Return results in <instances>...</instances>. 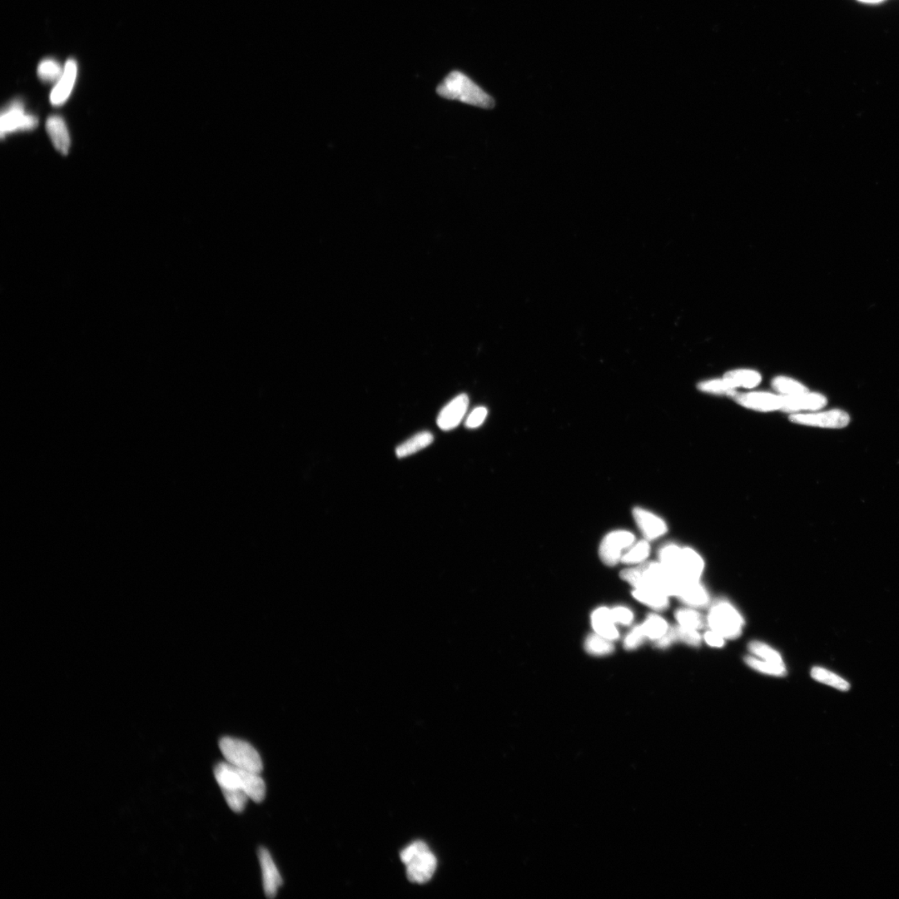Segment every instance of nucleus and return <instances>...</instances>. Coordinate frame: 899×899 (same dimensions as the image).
Masks as SVG:
<instances>
[{"mask_svg":"<svg viewBox=\"0 0 899 899\" xmlns=\"http://www.w3.org/2000/svg\"><path fill=\"white\" fill-rule=\"evenodd\" d=\"M612 615L615 622L622 625H629L634 620V614L628 608L619 606L613 609Z\"/></svg>","mask_w":899,"mask_h":899,"instance_id":"c9c22d12","label":"nucleus"},{"mask_svg":"<svg viewBox=\"0 0 899 899\" xmlns=\"http://www.w3.org/2000/svg\"><path fill=\"white\" fill-rule=\"evenodd\" d=\"M772 386L776 391L783 396H795L808 391V388L803 384L786 377L775 378Z\"/></svg>","mask_w":899,"mask_h":899,"instance_id":"cd10ccee","label":"nucleus"},{"mask_svg":"<svg viewBox=\"0 0 899 899\" xmlns=\"http://www.w3.org/2000/svg\"><path fill=\"white\" fill-rule=\"evenodd\" d=\"M748 649L752 654V656L759 658V659L775 662V663L784 664L781 654L770 645L761 642V641L754 640L748 645Z\"/></svg>","mask_w":899,"mask_h":899,"instance_id":"bb28decb","label":"nucleus"},{"mask_svg":"<svg viewBox=\"0 0 899 899\" xmlns=\"http://www.w3.org/2000/svg\"><path fill=\"white\" fill-rule=\"evenodd\" d=\"M698 387L701 391L711 394L734 396L737 393L736 388L731 385L724 378L701 382L698 384Z\"/></svg>","mask_w":899,"mask_h":899,"instance_id":"c756f323","label":"nucleus"},{"mask_svg":"<svg viewBox=\"0 0 899 899\" xmlns=\"http://www.w3.org/2000/svg\"><path fill=\"white\" fill-rule=\"evenodd\" d=\"M46 129L56 149L61 154H68L71 148V137L63 118L55 115L48 118Z\"/></svg>","mask_w":899,"mask_h":899,"instance_id":"f3484780","label":"nucleus"},{"mask_svg":"<svg viewBox=\"0 0 899 899\" xmlns=\"http://www.w3.org/2000/svg\"><path fill=\"white\" fill-rule=\"evenodd\" d=\"M64 69L61 67L59 62L53 59H46L41 61L38 67V75L41 80L45 82L58 81L61 75H63Z\"/></svg>","mask_w":899,"mask_h":899,"instance_id":"7c9ffc66","label":"nucleus"},{"mask_svg":"<svg viewBox=\"0 0 899 899\" xmlns=\"http://www.w3.org/2000/svg\"><path fill=\"white\" fill-rule=\"evenodd\" d=\"M703 640H704L705 643L710 647L722 648L725 647L726 639L724 636L715 632L713 629H710L709 631H707L705 633L704 636H703Z\"/></svg>","mask_w":899,"mask_h":899,"instance_id":"e433bc0d","label":"nucleus"},{"mask_svg":"<svg viewBox=\"0 0 899 899\" xmlns=\"http://www.w3.org/2000/svg\"><path fill=\"white\" fill-rule=\"evenodd\" d=\"M400 860L406 864L408 880L412 882L425 884L431 880L436 869V857L423 842H415L402 850Z\"/></svg>","mask_w":899,"mask_h":899,"instance_id":"f03ea898","label":"nucleus"},{"mask_svg":"<svg viewBox=\"0 0 899 899\" xmlns=\"http://www.w3.org/2000/svg\"><path fill=\"white\" fill-rule=\"evenodd\" d=\"M633 596L640 602L656 611H665L669 606V596L647 589H635Z\"/></svg>","mask_w":899,"mask_h":899,"instance_id":"412c9836","label":"nucleus"},{"mask_svg":"<svg viewBox=\"0 0 899 899\" xmlns=\"http://www.w3.org/2000/svg\"><path fill=\"white\" fill-rule=\"evenodd\" d=\"M259 859L261 873H263V889L266 896L270 898H275L277 891L283 884V878H281L275 861H273L271 854L269 853L267 849H259Z\"/></svg>","mask_w":899,"mask_h":899,"instance_id":"ddd939ff","label":"nucleus"},{"mask_svg":"<svg viewBox=\"0 0 899 899\" xmlns=\"http://www.w3.org/2000/svg\"><path fill=\"white\" fill-rule=\"evenodd\" d=\"M707 624L710 629L724 636L726 640H736L741 636L745 620L732 604L719 600L711 606Z\"/></svg>","mask_w":899,"mask_h":899,"instance_id":"7ed1b4c3","label":"nucleus"},{"mask_svg":"<svg viewBox=\"0 0 899 899\" xmlns=\"http://www.w3.org/2000/svg\"><path fill=\"white\" fill-rule=\"evenodd\" d=\"M647 638L641 625L636 627L632 629L629 634L624 639V647L627 649H634L639 647L643 643L644 640Z\"/></svg>","mask_w":899,"mask_h":899,"instance_id":"72a5a7b5","label":"nucleus"},{"mask_svg":"<svg viewBox=\"0 0 899 899\" xmlns=\"http://www.w3.org/2000/svg\"><path fill=\"white\" fill-rule=\"evenodd\" d=\"M827 403V398L824 395L808 391L799 395L783 396L781 411L792 414H799V411H818L826 406Z\"/></svg>","mask_w":899,"mask_h":899,"instance_id":"9b49d317","label":"nucleus"},{"mask_svg":"<svg viewBox=\"0 0 899 899\" xmlns=\"http://www.w3.org/2000/svg\"><path fill=\"white\" fill-rule=\"evenodd\" d=\"M641 627L647 638L656 641L667 634L670 628L667 621L656 614L649 615Z\"/></svg>","mask_w":899,"mask_h":899,"instance_id":"b1692460","label":"nucleus"},{"mask_svg":"<svg viewBox=\"0 0 899 899\" xmlns=\"http://www.w3.org/2000/svg\"><path fill=\"white\" fill-rule=\"evenodd\" d=\"M793 423L803 426L829 429H841L848 426L850 423L847 412L840 409L831 410L816 414H794L790 416Z\"/></svg>","mask_w":899,"mask_h":899,"instance_id":"0eeeda50","label":"nucleus"},{"mask_svg":"<svg viewBox=\"0 0 899 899\" xmlns=\"http://www.w3.org/2000/svg\"><path fill=\"white\" fill-rule=\"evenodd\" d=\"M636 542L635 535L631 531L617 530L607 534L600 546V557L609 566H614L621 562L624 551Z\"/></svg>","mask_w":899,"mask_h":899,"instance_id":"39448f33","label":"nucleus"},{"mask_svg":"<svg viewBox=\"0 0 899 899\" xmlns=\"http://www.w3.org/2000/svg\"><path fill=\"white\" fill-rule=\"evenodd\" d=\"M436 93L444 99L460 101L476 107L488 109L494 106L493 98L460 71L450 73L437 87Z\"/></svg>","mask_w":899,"mask_h":899,"instance_id":"f257e3e1","label":"nucleus"},{"mask_svg":"<svg viewBox=\"0 0 899 899\" xmlns=\"http://www.w3.org/2000/svg\"><path fill=\"white\" fill-rule=\"evenodd\" d=\"M859 1L867 3H878L884 1V0H859Z\"/></svg>","mask_w":899,"mask_h":899,"instance_id":"4c0bfd02","label":"nucleus"},{"mask_svg":"<svg viewBox=\"0 0 899 899\" xmlns=\"http://www.w3.org/2000/svg\"><path fill=\"white\" fill-rule=\"evenodd\" d=\"M734 398L741 406L754 411H774L782 410L783 407V396L769 392H749L736 394Z\"/></svg>","mask_w":899,"mask_h":899,"instance_id":"1a4fd4ad","label":"nucleus"},{"mask_svg":"<svg viewBox=\"0 0 899 899\" xmlns=\"http://www.w3.org/2000/svg\"><path fill=\"white\" fill-rule=\"evenodd\" d=\"M724 379L735 388H753L761 382V376L755 371L735 370L727 373Z\"/></svg>","mask_w":899,"mask_h":899,"instance_id":"4be33fe9","label":"nucleus"},{"mask_svg":"<svg viewBox=\"0 0 899 899\" xmlns=\"http://www.w3.org/2000/svg\"><path fill=\"white\" fill-rule=\"evenodd\" d=\"M469 406L467 395L461 394L450 402L437 418V425L443 431H451L463 420Z\"/></svg>","mask_w":899,"mask_h":899,"instance_id":"9d476101","label":"nucleus"},{"mask_svg":"<svg viewBox=\"0 0 899 899\" xmlns=\"http://www.w3.org/2000/svg\"><path fill=\"white\" fill-rule=\"evenodd\" d=\"M682 602L690 608H703L708 606L710 595L700 580L686 582L678 595Z\"/></svg>","mask_w":899,"mask_h":899,"instance_id":"dca6fc26","label":"nucleus"},{"mask_svg":"<svg viewBox=\"0 0 899 899\" xmlns=\"http://www.w3.org/2000/svg\"><path fill=\"white\" fill-rule=\"evenodd\" d=\"M64 68L63 75L57 81L50 95L51 104L55 106L62 105L67 101L77 79V65L75 59L68 60Z\"/></svg>","mask_w":899,"mask_h":899,"instance_id":"4468645a","label":"nucleus"},{"mask_svg":"<svg viewBox=\"0 0 899 899\" xmlns=\"http://www.w3.org/2000/svg\"><path fill=\"white\" fill-rule=\"evenodd\" d=\"M433 440H434V436H432L431 432H419L396 447V456L398 458H404V457L414 455L415 453L427 448L428 445L433 443Z\"/></svg>","mask_w":899,"mask_h":899,"instance_id":"a211bd4d","label":"nucleus"},{"mask_svg":"<svg viewBox=\"0 0 899 899\" xmlns=\"http://www.w3.org/2000/svg\"><path fill=\"white\" fill-rule=\"evenodd\" d=\"M38 126V118L24 112L21 101L15 100L3 110L0 118L2 138L17 131L32 130Z\"/></svg>","mask_w":899,"mask_h":899,"instance_id":"423d86ee","label":"nucleus"},{"mask_svg":"<svg viewBox=\"0 0 899 899\" xmlns=\"http://www.w3.org/2000/svg\"><path fill=\"white\" fill-rule=\"evenodd\" d=\"M745 661L749 667L766 676L784 677L788 673L786 664L775 663V662L759 659L754 656H747Z\"/></svg>","mask_w":899,"mask_h":899,"instance_id":"aec40b11","label":"nucleus"},{"mask_svg":"<svg viewBox=\"0 0 899 899\" xmlns=\"http://www.w3.org/2000/svg\"><path fill=\"white\" fill-rule=\"evenodd\" d=\"M674 617L678 624L680 627L697 629L700 631L704 628L705 620L704 617L693 608L680 609L676 611Z\"/></svg>","mask_w":899,"mask_h":899,"instance_id":"a878e982","label":"nucleus"},{"mask_svg":"<svg viewBox=\"0 0 899 899\" xmlns=\"http://www.w3.org/2000/svg\"><path fill=\"white\" fill-rule=\"evenodd\" d=\"M219 749L225 759L239 769L261 773L263 763L261 756L250 743L242 739L223 737L220 739Z\"/></svg>","mask_w":899,"mask_h":899,"instance_id":"20e7f679","label":"nucleus"},{"mask_svg":"<svg viewBox=\"0 0 899 899\" xmlns=\"http://www.w3.org/2000/svg\"><path fill=\"white\" fill-rule=\"evenodd\" d=\"M810 674L813 679L819 683L831 686L841 692H848L850 689V684L847 680L826 669L815 666L812 668Z\"/></svg>","mask_w":899,"mask_h":899,"instance_id":"5701e85b","label":"nucleus"},{"mask_svg":"<svg viewBox=\"0 0 899 899\" xmlns=\"http://www.w3.org/2000/svg\"><path fill=\"white\" fill-rule=\"evenodd\" d=\"M586 649L588 653L594 656H606L614 651V645L611 640H609L598 634L591 635L586 641Z\"/></svg>","mask_w":899,"mask_h":899,"instance_id":"c85d7f7f","label":"nucleus"},{"mask_svg":"<svg viewBox=\"0 0 899 899\" xmlns=\"http://www.w3.org/2000/svg\"><path fill=\"white\" fill-rule=\"evenodd\" d=\"M243 790L249 799L261 803L265 798L266 784L260 773L243 770Z\"/></svg>","mask_w":899,"mask_h":899,"instance_id":"6ab92c4d","label":"nucleus"},{"mask_svg":"<svg viewBox=\"0 0 899 899\" xmlns=\"http://www.w3.org/2000/svg\"><path fill=\"white\" fill-rule=\"evenodd\" d=\"M223 794L228 806L236 813H242L250 799L246 793L240 790H223Z\"/></svg>","mask_w":899,"mask_h":899,"instance_id":"2f4dec72","label":"nucleus"},{"mask_svg":"<svg viewBox=\"0 0 899 899\" xmlns=\"http://www.w3.org/2000/svg\"><path fill=\"white\" fill-rule=\"evenodd\" d=\"M649 553H651V545L649 541L645 539L635 542L634 545L629 547L621 558V562L627 565H637L643 563L649 557Z\"/></svg>","mask_w":899,"mask_h":899,"instance_id":"393cba45","label":"nucleus"},{"mask_svg":"<svg viewBox=\"0 0 899 899\" xmlns=\"http://www.w3.org/2000/svg\"><path fill=\"white\" fill-rule=\"evenodd\" d=\"M637 526L647 541H653L667 533V525L656 515L640 508L633 510Z\"/></svg>","mask_w":899,"mask_h":899,"instance_id":"f8f14e48","label":"nucleus"},{"mask_svg":"<svg viewBox=\"0 0 899 899\" xmlns=\"http://www.w3.org/2000/svg\"><path fill=\"white\" fill-rule=\"evenodd\" d=\"M488 411L485 407H479L474 409L469 415L465 426L469 429H475L481 426L488 416Z\"/></svg>","mask_w":899,"mask_h":899,"instance_id":"f704fd0d","label":"nucleus"},{"mask_svg":"<svg viewBox=\"0 0 899 899\" xmlns=\"http://www.w3.org/2000/svg\"><path fill=\"white\" fill-rule=\"evenodd\" d=\"M677 640L681 641L692 647H701L702 636L697 629L680 627L678 624L674 627Z\"/></svg>","mask_w":899,"mask_h":899,"instance_id":"473e14b6","label":"nucleus"},{"mask_svg":"<svg viewBox=\"0 0 899 899\" xmlns=\"http://www.w3.org/2000/svg\"><path fill=\"white\" fill-rule=\"evenodd\" d=\"M705 562L701 555L692 548H681L673 572L685 582H698L704 573Z\"/></svg>","mask_w":899,"mask_h":899,"instance_id":"6e6552de","label":"nucleus"},{"mask_svg":"<svg viewBox=\"0 0 899 899\" xmlns=\"http://www.w3.org/2000/svg\"><path fill=\"white\" fill-rule=\"evenodd\" d=\"M591 624L596 634L604 638L611 641L619 638V631L610 609L600 607L592 613Z\"/></svg>","mask_w":899,"mask_h":899,"instance_id":"2eb2a0df","label":"nucleus"}]
</instances>
